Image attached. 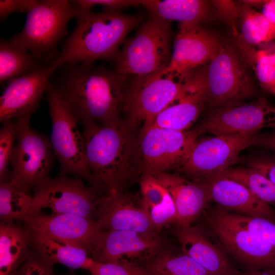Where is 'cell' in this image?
<instances>
[{"label":"cell","mask_w":275,"mask_h":275,"mask_svg":"<svg viewBox=\"0 0 275 275\" xmlns=\"http://www.w3.org/2000/svg\"><path fill=\"white\" fill-rule=\"evenodd\" d=\"M145 267L155 275H210L189 256L182 252L176 254L169 248H163Z\"/></svg>","instance_id":"obj_28"},{"label":"cell","mask_w":275,"mask_h":275,"mask_svg":"<svg viewBox=\"0 0 275 275\" xmlns=\"http://www.w3.org/2000/svg\"><path fill=\"white\" fill-rule=\"evenodd\" d=\"M56 70L50 64L40 65L8 81L0 97V122L31 116L35 112Z\"/></svg>","instance_id":"obj_17"},{"label":"cell","mask_w":275,"mask_h":275,"mask_svg":"<svg viewBox=\"0 0 275 275\" xmlns=\"http://www.w3.org/2000/svg\"><path fill=\"white\" fill-rule=\"evenodd\" d=\"M220 17L230 26L234 34H237V23L238 14L236 3L231 1H212Z\"/></svg>","instance_id":"obj_40"},{"label":"cell","mask_w":275,"mask_h":275,"mask_svg":"<svg viewBox=\"0 0 275 275\" xmlns=\"http://www.w3.org/2000/svg\"><path fill=\"white\" fill-rule=\"evenodd\" d=\"M31 234L25 226L14 222L0 224V275H14L29 256Z\"/></svg>","instance_id":"obj_25"},{"label":"cell","mask_w":275,"mask_h":275,"mask_svg":"<svg viewBox=\"0 0 275 275\" xmlns=\"http://www.w3.org/2000/svg\"><path fill=\"white\" fill-rule=\"evenodd\" d=\"M68 275H78V274H74V273H69Z\"/></svg>","instance_id":"obj_46"},{"label":"cell","mask_w":275,"mask_h":275,"mask_svg":"<svg viewBox=\"0 0 275 275\" xmlns=\"http://www.w3.org/2000/svg\"><path fill=\"white\" fill-rule=\"evenodd\" d=\"M212 201L228 211L243 215L275 221V208L263 202L242 184L216 176L203 181Z\"/></svg>","instance_id":"obj_23"},{"label":"cell","mask_w":275,"mask_h":275,"mask_svg":"<svg viewBox=\"0 0 275 275\" xmlns=\"http://www.w3.org/2000/svg\"><path fill=\"white\" fill-rule=\"evenodd\" d=\"M82 125L90 184L106 195L122 192L126 182L137 174L134 132L121 118Z\"/></svg>","instance_id":"obj_2"},{"label":"cell","mask_w":275,"mask_h":275,"mask_svg":"<svg viewBox=\"0 0 275 275\" xmlns=\"http://www.w3.org/2000/svg\"><path fill=\"white\" fill-rule=\"evenodd\" d=\"M53 266L44 261L33 249L14 275H54Z\"/></svg>","instance_id":"obj_39"},{"label":"cell","mask_w":275,"mask_h":275,"mask_svg":"<svg viewBox=\"0 0 275 275\" xmlns=\"http://www.w3.org/2000/svg\"><path fill=\"white\" fill-rule=\"evenodd\" d=\"M97 189L88 187L78 178L47 177L36 187L33 207L36 214L43 208L51 213L73 214L94 219L98 200Z\"/></svg>","instance_id":"obj_12"},{"label":"cell","mask_w":275,"mask_h":275,"mask_svg":"<svg viewBox=\"0 0 275 275\" xmlns=\"http://www.w3.org/2000/svg\"><path fill=\"white\" fill-rule=\"evenodd\" d=\"M275 152V133L258 135L257 144Z\"/></svg>","instance_id":"obj_44"},{"label":"cell","mask_w":275,"mask_h":275,"mask_svg":"<svg viewBox=\"0 0 275 275\" xmlns=\"http://www.w3.org/2000/svg\"><path fill=\"white\" fill-rule=\"evenodd\" d=\"M3 124L0 130V182L8 181V167L17 133V121L11 120Z\"/></svg>","instance_id":"obj_34"},{"label":"cell","mask_w":275,"mask_h":275,"mask_svg":"<svg viewBox=\"0 0 275 275\" xmlns=\"http://www.w3.org/2000/svg\"><path fill=\"white\" fill-rule=\"evenodd\" d=\"M207 208L220 219L250 232L275 247V221L238 214L218 206Z\"/></svg>","instance_id":"obj_33"},{"label":"cell","mask_w":275,"mask_h":275,"mask_svg":"<svg viewBox=\"0 0 275 275\" xmlns=\"http://www.w3.org/2000/svg\"><path fill=\"white\" fill-rule=\"evenodd\" d=\"M35 214L33 198L27 191L13 185L9 181L0 182L1 221L25 223Z\"/></svg>","instance_id":"obj_27"},{"label":"cell","mask_w":275,"mask_h":275,"mask_svg":"<svg viewBox=\"0 0 275 275\" xmlns=\"http://www.w3.org/2000/svg\"><path fill=\"white\" fill-rule=\"evenodd\" d=\"M262 14L275 25V0L264 1Z\"/></svg>","instance_id":"obj_43"},{"label":"cell","mask_w":275,"mask_h":275,"mask_svg":"<svg viewBox=\"0 0 275 275\" xmlns=\"http://www.w3.org/2000/svg\"><path fill=\"white\" fill-rule=\"evenodd\" d=\"M28 228L33 250L52 266L59 263L71 269L88 270L93 263L94 260L88 256L89 253L85 250L58 241L40 230Z\"/></svg>","instance_id":"obj_24"},{"label":"cell","mask_w":275,"mask_h":275,"mask_svg":"<svg viewBox=\"0 0 275 275\" xmlns=\"http://www.w3.org/2000/svg\"><path fill=\"white\" fill-rule=\"evenodd\" d=\"M217 176L242 184L263 202L275 206V185L258 171L250 167H230Z\"/></svg>","instance_id":"obj_32"},{"label":"cell","mask_w":275,"mask_h":275,"mask_svg":"<svg viewBox=\"0 0 275 275\" xmlns=\"http://www.w3.org/2000/svg\"><path fill=\"white\" fill-rule=\"evenodd\" d=\"M75 17L74 30L59 55L49 64L56 70L65 64L114 59L125 37L142 20L140 15L104 9L100 12L90 10L78 13Z\"/></svg>","instance_id":"obj_3"},{"label":"cell","mask_w":275,"mask_h":275,"mask_svg":"<svg viewBox=\"0 0 275 275\" xmlns=\"http://www.w3.org/2000/svg\"><path fill=\"white\" fill-rule=\"evenodd\" d=\"M69 66L53 85L78 122L104 124L119 119L129 77L93 63Z\"/></svg>","instance_id":"obj_1"},{"label":"cell","mask_w":275,"mask_h":275,"mask_svg":"<svg viewBox=\"0 0 275 275\" xmlns=\"http://www.w3.org/2000/svg\"><path fill=\"white\" fill-rule=\"evenodd\" d=\"M241 35L240 38L248 44H257L275 39V25L261 13L242 2L236 4Z\"/></svg>","instance_id":"obj_30"},{"label":"cell","mask_w":275,"mask_h":275,"mask_svg":"<svg viewBox=\"0 0 275 275\" xmlns=\"http://www.w3.org/2000/svg\"><path fill=\"white\" fill-rule=\"evenodd\" d=\"M198 136L194 129L177 131L150 127L140 131L136 137L137 174L155 175L178 169Z\"/></svg>","instance_id":"obj_8"},{"label":"cell","mask_w":275,"mask_h":275,"mask_svg":"<svg viewBox=\"0 0 275 275\" xmlns=\"http://www.w3.org/2000/svg\"><path fill=\"white\" fill-rule=\"evenodd\" d=\"M191 73L182 77L161 72L132 77L122 108L128 127L133 132L140 125L141 130L148 128L157 115L181 95Z\"/></svg>","instance_id":"obj_5"},{"label":"cell","mask_w":275,"mask_h":275,"mask_svg":"<svg viewBox=\"0 0 275 275\" xmlns=\"http://www.w3.org/2000/svg\"><path fill=\"white\" fill-rule=\"evenodd\" d=\"M207 97L206 67H204L192 72L181 95L157 115L146 129L159 127L188 130L207 103Z\"/></svg>","instance_id":"obj_20"},{"label":"cell","mask_w":275,"mask_h":275,"mask_svg":"<svg viewBox=\"0 0 275 275\" xmlns=\"http://www.w3.org/2000/svg\"><path fill=\"white\" fill-rule=\"evenodd\" d=\"M210 230L201 226L176 227L175 235L182 252L204 268L210 275H234L238 270L232 264L226 251Z\"/></svg>","instance_id":"obj_21"},{"label":"cell","mask_w":275,"mask_h":275,"mask_svg":"<svg viewBox=\"0 0 275 275\" xmlns=\"http://www.w3.org/2000/svg\"><path fill=\"white\" fill-rule=\"evenodd\" d=\"M222 44L200 23H179L170 62L162 72L185 77L197 67L210 63Z\"/></svg>","instance_id":"obj_16"},{"label":"cell","mask_w":275,"mask_h":275,"mask_svg":"<svg viewBox=\"0 0 275 275\" xmlns=\"http://www.w3.org/2000/svg\"><path fill=\"white\" fill-rule=\"evenodd\" d=\"M258 135L256 133L227 134L197 141L177 170L196 181L216 176L231 167L241 151L257 145Z\"/></svg>","instance_id":"obj_11"},{"label":"cell","mask_w":275,"mask_h":275,"mask_svg":"<svg viewBox=\"0 0 275 275\" xmlns=\"http://www.w3.org/2000/svg\"><path fill=\"white\" fill-rule=\"evenodd\" d=\"M77 13L91 10L96 6L103 7L104 10H116L141 5V1L136 0H76L70 1Z\"/></svg>","instance_id":"obj_37"},{"label":"cell","mask_w":275,"mask_h":275,"mask_svg":"<svg viewBox=\"0 0 275 275\" xmlns=\"http://www.w3.org/2000/svg\"><path fill=\"white\" fill-rule=\"evenodd\" d=\"M24 223L54 240L82 248L90 254L102 231L95 219L73 214L40 212Z\"/></svg>","instance_id":"obj_19"},{"label":"cell","mask_w":275,"mask_h":275,"mask_svg":"<svg viewBox=\"0 0 275 275\" xmlns=\"http://www.w3.org/2000/svg\"><path fill=\"white\" fill-rule=\"evenodd\" d=\"M76 14L70 1H39L27 13L22 30L9 41L41 59L53 51L67 33L68 22Z\"/></svg>","instance_id":"obj_6"},{"label":"cell","mask_w":275,"mask_h":275,"mask_svg":"<svg viewBox=\"0 0 275 275\" xmlns=\"http://www.w3.org/2000/svg\"><path fill=\"white\" fill-rule=\"evenodd\" d=\"M149 212L152 224L157 231L167 224L175 222L176 211L171 196L163 204L149 209Z\"/></svg>","instance_id":"obj_38"},{"label":"cell","mask_w":275,"mask_h":275,"mask_svg":"<svg viewBox=\"0 0 275 275\" xmlns=\"http://www.w3.org/2000/svg\"><path fill=\"white\" fill-rule=\"evenodd\" d=\"M240 54L222 44L206 66L207 104L214 109L243 101L255 93L249 72Z\"/></svg>","instance_id":"obj_9"},{"label":"cell","mask_w":275,"mask_h":275,"mask_svg":"<svg viewBox=\"0 0 275 275\" xmlns=\"http://www.w3.org/2000/svg\"><path fill=\"white\" fill-rule=\"evenodd\" d=\"M47 93L52 124L50 142L59 162V175H72L90 183L85 141L78 128V121L53 84H50Z\"/></svg>","instance_id":"obj_7"},{"label":"cell","mask_w":275,"mask_h":275,"mask_svg":"<svg viewBox=\"0 0 275 275\" xmlns=\"http://www.w3.org/2000/svg\"><path fill=\"white\" fill-rule=\"evenodd\" d=\"M203 214L209 229L226 252L251 269L275 270V247L250 232L220 219L208 208Z\"/></svg>","instance_id":"obj_15"},{"label":"cell","mask_w":275,"mask_h":275,"mask_svg":"<svg viewBox=\"0 0 275 275\" xmlns=\"http://www.w3.org/2000/svg\"><path fill=\"white\" fill-rule=\"evenodd\" d=\"M31 116L17 119V133L11 158L12 171L9 181L25 191L48 177L53 160L50 141L31 126Z\"/></svg>","instance_id":"obj_10"},{"label":"cell","mask_w":275,"mask_h":275,"mask_svg":"<svg viewBox=\"0 0 275 275\" xmlns=\"http://www.w3.org/2000/svg\"><path fill=\"white\" fill-rule=\"evenodd\" d=\"M274 127L275 106L259 98L214 109L194 130L198 135L206 133L218 135L255 133Z\"/></svg>","instance_id":"obj_13"},{"label":"cell","mask_w":275,"mask_h":275,"mask_svg":"<svg viewBox=\"0 0 275 275\" xmlns=\"http://www.w3.org/2000/svg\"><path fill=\"white\" fill-rule=\"evenodd\" d=\"M102 231L127 230L157 233L141 196L121 193L101 197L95 216Z\"/></svg>","instance_id":"obj_18"},{"label":"cell","mask_w":275,"mask_h":275,"mask_svg":"<svg viewBox=\"0 0 275 275\" xmlns=\"http://www.w3.org/2000/svg\"><path fill=\"white\" fill-rule=\"evenodd\" d=\"M152 15L167 21L201 23L209 12L208 2L201 0H141Z\"/></svg>","instance_id":"obj_26"},{"label":"cell","mask_w":275,"mask_h":275,"mask_svg":"<svg viewBox=\"0 0 275 275\" xmlns=\"http://www.w3.org/2000/svg\"><path fill=\"white\" fill-rule=\"evenodd\" d=\"M249 167L261 173L275 185L274 161L265 160H256L252 161Z\"/></svg>","instance_id":"obj_42"},{"label":"cell","mask_w":275,"mask_h":275,"mask_svg":"<svg viewBox=\"0 0 275 275\" xmlns=\"http://www.w3.org/2000/svg\"><path fill=\"white\" fill-rule=\"evenodd\" d=\"M88 270L91 275H155L145 267L123 263H101L95 260Z\"/></svg>","instance_id":"obj_36"},{"label":"cell","mask_w":275,"mask_h":275,"mask_svg":"<svg viewBox=\"0 0 275 275\" xmlns=\"http://www.w3.org/2000/svg\"><path fill=\"white\" fill-rule=\"evenodd\" d=\"M39 59L30 52L17 48L10 41H0L1 84L26 74L38 68Z\"/></svg>","instance_id":"obj_29"},{"label":"cell","mask_w":275,"mask_h":275,"mask_svg":"<svg viewBox=\"0 0 275 275\" xmlns=\"http://www.w3.org/2000/svg\"><path fill=\"white\" fill-rule=\"evenodd\" d=\"M153 176L167 189L173 199L176 211L175 224L177 226L191 225L212 201L204 182H191L179 174L169 172Z\"/></svg>","instance_id":"obj_22"},{"label":"cell","mask_w":275,"mask_h":275,"mask_svg":"<svg viewBox=\"0 0 275 275\" xmlns=\"http://www.w3.org/2000/svg\"><path fill=\"white\" fill-rule=\"evenodd\" d=\"M234 275H275V270L268 269H251L245 272L237 270Z\"/></svg>","instance_id":"obj_45"},{"label":"cell","mask_w":275,"mask_h":275,"mask_svg":"<svg viewBox=\"0 0 275 275\" xmlns=\"http://www.w3.org/2000/svg\"><path fill=\"white\" fill-rule=\"evenodd\" d=\"M141 195L148 210L163 204L171 195L153 175L144 174L140 180Z\"/></svg>","instance_id":"obj_35"},{"label":"cell","mask_w":275,"mask_h":275,"mask_svg":"<svg viewBox=\"0 0 275 275\" xmlns=\"http://www.w3.org/2000/svg\"><path fill=\"white\" fill-rule=\"evenodd\" d=\"M162 248L157 233L112 230L101 232L91 254L98 262L138 265L141 262L147 264Z\"/></svg>","instance_id":"obj_14"},{"label":"cell","mask_w":275,"mask_h":275,"mask_svg":"<svg viewBox=\"0 0 275 275\" xmlns=\"http://www.w3.org/2000/svg\"><path fill=\"white\" fill-rule=\"evenodd\" d=\"M236 45L240 56L253 68L261 86L275 95V45L272 51L256 49L240 38Z\"/></svg>","instance_id":"obj_31"},{"label":"cell","mask_w":275,"mask_h":275,"mask_svg":"<svg viewBox=\"0 0 275 275\" xmlns=\"http://www.w3.org/2000/svg\"><path fill=\"white\" fill-rule=\"evenodd\" d=\"M169 21L151 15L135 35L118 52L114 70L126 77H145L159 73L171 59Z\"/></svg>","instance_id":"obj_4"},{"label":"cell","mask_w":275,"mask_h":275,"mask_svg":"<svg viewBox=\"0 0 275 275\" xmlns=\"http://www.w3.org/2000/svg\"><path fill=\"white\" fill-rule=\"evenodd\" d=\"M37 0H1L0 19L4 21L15 12H29L38 3Z\"/></svg>","instance_id":"obj_41"}]
</instances>
